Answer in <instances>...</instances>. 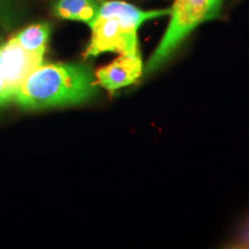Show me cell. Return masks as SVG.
I'll return each mask as SVG.
<instances>
[{"label":"cell","mask_w":249,"mask_h":249,"mask_svg":"<svg viewBox=\"0 0 249 249\" xmlns=\"http://www.w3.org/2000/svg\"><path fill=\"white\" fill-rule=\"evenodd\" d=\"M97 1H98V2H101V4H102V2H104L105 0H97Z\"/></svg>","instance_id":"obj_12"},{"label":"cell","mask_w":249,"mask_h":249,"mask_svg":"<svg viewBox=\"0 0 249 249\" xmlns=\"http://www.w3.org/2000/svg\"><path fill=\"white\" fill-rule=\"evenodd\" d=\"M247 236H249V234H248V235H247Z\"/></svg>","instance_id":"obj_13"},{"label":"cell","mask_w":249,"mask_h":249,"mask_svg":"<svg viewBox=\"0 0 249 249\" xmlns=\"http://www.w3.org/2000/svg\"><path fill=\"white\" fill-rule=\"evenodd\" d=\"M223 1L224 0H213V5H211V7H210L209 13H208L207 21L213 20V18L217 17L218 13H219V11H220V7H222Z\"/></svg>","instance_id":"obj_9"},{"label":"cell","mask_w":249,"mask_h":249,"mask_svg":"<svg viewBox=\"0 0 249 249\" xmlns=\"http://www.w3.org/2000/svg\"><path fill=\"white\" fill-rule=\"evenodd\" d=\"M244 247L249 248V236H247V238H246V241L244 242Z\"/></svg>","instance_id":"obj_11"},{"label":"cell","mask_w":249,"mask_h":249,"mask_svg":"<svg viewBox=\"0 0 249 249\" xmlns=\"http://www.w3.org/2000/svg\"><path fill=\"white\" fill-rule=\"evenodd\" d=\"M43 58L23 49L14 37L0 45V76L11 101L31 71L43 64Z\"/></svg>","instance_id":"obj_4"},{"label":"cell","mask_w":249,"mask_h":249,"mask_svg":"<svg viewBox=\"0 0 249 249\" xmlns=\"http://www.w3.org/2000/svg\"><path fill=\"white\" fill-rule=\"evenodd\" d=\"M9 102H11V99H9L7 93H6V91H5L4 85H2L1 76H0V107H2V105H6Z\"/></svg>","instance_id":"obj_10"},{"label":"cell","mask_w":249,"mask_h":249,"mask_svg":"<svg viewBox=\"0 0 249 249\" xmlns=\"http://www.w3.org/2000/svg\"><path fill=\"white\" fill-rule=\"evenodd\" d=\"M95 75L80 64L40 65L24 80L14 99L27 110H40L88 101L97 92Z\"/></svg>","instance_id":"obj_1"},{"label":"cell","mask_w":249,"mask_h":249,"mask_svg":"<svg viewBox=\"0 0 249 249\" xmlns=\"http://www.w3.org/2000/svg\"><path fill=\"white\" fill-rule=\"evenodd\" d=\"M101 2L97 0H57L53 14L62 20L79 21L90 26L97 17Z\"/></svg>","instance_id":"obj_6"},{"label":"cell","mask_w":249,"mask_h":249,"mask_svg":"<svg viewBox=\"0 0 249 249\" xmlns=\"http://www.w3.org/2000/svg\"><path fill=\"white\" fill-rule=\"evenodd\" d=\"M170 14V8L144 11L121 0H105L99 6L95 21L90 24L91 38L85 58L98 57L107 52L138 53V31L143 23Z\"/></svg>","instance_id":"obj_2"},{"label":"cell","mask_w":249,"mask_h":249,"mask_svg":"<svg viewBox=\"0 0 249 249\" xmlns=\"http://www.w3.org/2000/svg\"><path fill=\"white\" fill-rule=\"evenodd\" d=\"M48 23H35L28 26L14 36L17 42L27 51L44 57L50 37Z\"/></svg>","instance_id":"obj_7"},{"label":"cell","mask_w":249,"mask_h":249,"mask_svg":"<svg viewBox=\"0 0 249 249\" xmlns=\"http://www.w3.org/2000/svg\"><path fill=\"white\" fill-rule=\"evenodd\" d=\"M18 4V0H0V24L6 29L17 22Z\"/></svg>","instance_id":"obj_8"},{"label":"cell","mask_w":249,"mask_h":249,"mask_svg":"<svg viewBox=\"0 0 249 249\" xmlns=\"http://www.w3.org/2000/svg\"><path fill=\"white\" fill-rule=\"evenodd\" d=\"M143 61L138 53L119 54L113 61L101 67L95 73L98 86L110 93H114L121 88L132 86L142 76Z\"/></svg>","instance_id":"obj_5"},{"label":"cell","mask_w":249,"mask_h":249,"mask_svg":"<svg viewBox=\"0 0 249 249\" xmlns=\"http://www.w3.org/2000/svg\"><path fill=\"white\" fill-rule=\"evenodd\" d=\"M213 0H176L170 8V22L160 44L149 58L145 71L151 73L169 59L198 24L207 21Z\"/></svg>","instance_id":"obj_3"}]
</instances>
